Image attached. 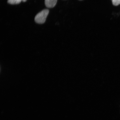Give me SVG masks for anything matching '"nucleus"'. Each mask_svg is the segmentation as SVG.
<instances>
[{"label":"nucleus","instance_id":"nucleus-1","mask_svg":"<svg viewBox=\"0 0 120 120\" xmlns=\"http://www.w3.org/2000/svg\"><path fill=\"white\" fill-rule=\"evenodd\" d=\"M49 13V10L48 9H45L36 15L34 18V21L36 23L42 24L45 23L46 18Z\"/></svg>","mask_w":120,"mask_h":120},{"label":"nucleus","instance_id":"nucleus-2","mask_svg":"<svg viewBox=\"0 0 120 120\" xmlns=\"http://www.w3.org/2000/svg\"><path fill=\"white\" fill-rule=\"evenodd\" d=\"M57 0H45L46 6L48 8H52L56 5Z\"/></svg>","mask_w":120,"mask_h":120},{"label":"nucleus","instance_id":"nucleus-3","mask_svg":"<svg viewBox=\"0 0 120 120\" xmlns=\"http://www.w3.org/2000/svg\"><path fill=\"white\" fill-rule=\"evenodd\" d=\"M22 0H8V3L11 4H18L21 2Z\"/></svg>","mask_w":120,"mask_h":120},{"label":"nucleus","instance_id":"nucleus-4","mask_svg":"<svg viewBox=\"0 0 120 120\" xmlns=\"http://www.w3.org/2000/svg\"><path fill=\"white\" fill-rule=\"evenodd\" d=\"M113 5L117 6L120 4V0H112Z\"/></svg>","mask_w":120,"mask_h":120},{"label":"nucleus","instance_id":"nucleus-5","mask_svg":"<svg viewBox=\"0 0 120 120\" xmlns=\"http://www.w3.org/2000/svg\"><path fill=\"white\" fill-rule=\"evenodd\" d=\"M27 1V0H22V1L23 2H25Z\"/></svg>","mask_w":120,"mask_h":120}]
</instances>
